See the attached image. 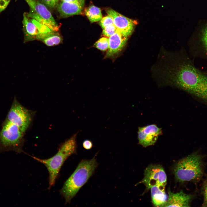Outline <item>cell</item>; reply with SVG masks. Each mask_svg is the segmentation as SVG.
I'll return each mask as SVG.
<instances>
[{
    "instance_id": "1",
    "label": "cell",
    "mask_w": 207,
    "mask_h": 207,
    "mask_svg": "<svg viewBox=\"0 0 207 207\" xmlns=\"http://www.w3.org/2000/svg\"><path fill=\"white\" fill-rule=\"evenodd\" d=\"M165 79L168 85L207 101V75L182 56L175 59L168 65L166 71Z\"/></svg>"
},
{
    "instance_id": "2",
    "label": "cell",
    "mask_w": 207,
    "mask_h": 207,
    "mask_svg": "<svg viewBox=\"0 0 207 207\" xmlns=\"http://www.w3.org/2000/svg\"><path fill=\"white\" fill-rule=\"evenodd\" d=\"M98 165L95 157L89 160H82L76 168L65 181L60 193L66 203H70L80 189L92 175Z\"/></svg>"
},
{
    "instance_id": "3",
    "label": "cell",
    "mask_w": 207,
    "mask_h": 207,
    "mask_svg": "<svg viewBox=\"0 0 207 207\" xmlns=\"http://www.w3.org/2000/svg\"><path fill=\"white\" fill-rule=\"evenodd\" d=\"M77 134H74L64 143L59 147L57 153L50 158L43 159L32 156L47 168L49 173V189L55 184L60 169L66 160L72 155L76 154Z\"/></svg>"
},
{
    "instance_id": "4",
    "label": "cell",
    "mask_w": 207,
    "mask_h": 207,
    "mask_svg": "<svg viewBox=\"0 0 207 207\" xmlns=\"http://www.w3.org/2000/svg\"><path fill=\"white\" fill-rule=\"evenodd\" d=\"M202 158L200 155L195 152L180 160L174 170L177 181L182 182L200 180L203 173Z\"/></svg>"
},
{
    "instance_id": "5",
    "label": "cell",
    "mask_w": 207,
    "mask_h": 207,
    "mask_svg": "<svg viewBox=\"0 0 207 207\" xmlns=\"http://www.w3.org/2000/svg\"><path fill=\"white\" fill-rule=\"evenodd\" d=\"M24 134L17 126L5 118L0 131V153L10 151L25 153L23 150Z\"/></svg>"
},
{
    "instance_id": "6",
    "label": "cell",
    "mask_w": 207,
    "mask_h": 207,
    "mask_svg": "<svg viewBox=\"0 0 207 207\" xmlns=\"http://www.w3.org/2000/svg\"><path fill=\"white\" fill-rule=\"evenodd\" d=\"M30 7L27 15L48 27L53 31H58L60 26L55 21L47 6L39 0H24Z\"/></svg>"
},
{
    "instance_id": "7",
    "label": "cell",
    "mask_w": 207,
    "mask_h": 207,
    "mask_svg": "<svg viewBox=\"0 0 207 207\" xmlns=\"http://www.w3.org/2000/svg\"><path fill=\"white\" fill-rule=\"evenodd\" d=\"M32 118V112L22 106L15 97L5 118L24 133L31 122Z\"/></svg>"
},
{
    "instance_id": "8",
    "label": "cell",
    "mask_w": 207,
    "mask_h": 207,
    "mask_svg": "<svg viewBox=\"0 0 207 207\" xmlns=\"http://www.w3.org/2000/svg\"><path fill=\"white\" fill-rule=\"evenodd\" d=\"M22 23L24 43L36 40L41 41L47 35L53 31L46 26L28 16L26 12L23 14Z\"/></svg>"
},
{
    "instance_id": "9",
    "label": "cell",
    "mask_w": 207,
    "mask_h": 207,
    "mask_svg": "<svg viewBox=\"0 0 207 207\" xmlns=\"http://www.w3.org/2000/svg\"><path fill=\"white\" fill-rule=\"evenodd\" d=\"M139 183L144 184L147 190L154 186L165 189L167 177L163 168L158 164L149 165L145 169L144 177Z\"/></svg>"
},
{
    "instance_id": "10",
    "label": "cell",
    "mask_w": 207,
    "mask_h": 207,
    "mask_svg": "<svg viewBox=\"0 0 207 207\" xmlns=\"http://www.w3.org/2000/svg\"><path fill=\"white\" fill-rule=\"evenodd\" d=\"M106 12L112 18L114 24L122 35L128 37L132 34L135 25L134 21L111 8L106 9Z\"/></svg>"
},
{
    "instance_id": "11",
    "label": "cell",
    "mask_w": 207,
    "mask_h": 207,
    "mask_svg": "<svg viewBox=\"0 0 207 207\" xmlns=\"http://www.w3.org/2000/svg\"><path fill=\"white\" fill-rule=\"evenodd\" d=\"M162 133V129L155 124L139 127L137 132L138 143L144 147L154 145Z\"/></svg>"
},
{
    "instance_id": "12",
    "label": "cell",
    "mask_w": 207,
    "mask_h": 207,
    "mask_svg": "<svg viewBox=\"0 0 207 207\" xmlns=\"http://www.w3.org/2000/svg\"><path fill=\"white\" fill-rule=\"evenodd\" d=\"M108 39L109 47L106 57L112 56L121 50L126 44L128 37L122 35L117 30Z\"/></svg>"
},
{
    "instance_id": "13",
    "label": "cell",
    "mask_w": 207,
    "mask_h": 207,
    "mask_svg": "<svg viewBox=\"0 0 207 207\" xmlns=\"http://www.w3.org/2000/svg\"><path fill=\"white\" fill-rule=\"evenodd\" d=\"M192 197L182 191L175 193L169 190L167 200L164 207H189Z\"/></svg>"
},
{
    "instance_id": "14",
    "label": "cell",
    "mask_w": 207,
    "mask_h": 207,
    "mask_svg": "<svg viewBox=\"0 0 207 207\" xmlns=\"http://www.w3.org/2000/svg\"><path fill=\"white\" fill-rule=\"evenodd\" d=\"M83 7L77 3L61 1L56 7L60 16L64 18L80 14Z\"/></svg>"
},
{
    "instance_id": "15",
    "label": "cell",
    "mask_w": 207,
    "mask_h": 207,
    "mask_svg": "<svg viewBox=\"0 0 207 207\" xmlns=\"http://www.w3.org/2000/svg\"><path fill=\"white\" fill-rule=\"evenodd\" d=\"M150 189L154 205L156 207H164L168 199L165 189L157 186H154Z\"/></svg>"
},
{
    "instance_id": "16",
    "label": "cell",
    "mask_w": 207,
    "mask_h": 207,
    "mask_svg": "<svg viewBox=\"0 0 207 207\" xmlns=\"http://www.w3.org/2000/svg\"><path fill=\"white\" fill-rule=\"evenodd\" d=\"M62 36L58 31H53L47 35L41 41L48 46H54L61 43Z\"/></svg>"
},
{
    "instance_id": "17",
    "label": "cell",
    "mask_w": 207,
    "mask_h": 207,
    "mask_svg": "<svg viewBox=\"0 0 207 207\" xmlns=\"http://www.w3.org/2000/svg\"><path fill=\"white\" fill-rule=\"evenodd\" d=\"M85 14L91 23L99 21L102 18L100 9L93 5L85 9Z\"/></svg>"
},
{
    "instance_id": "18",
    "label": "cell",
    "mask_w": 207,
    "mask_h": 207,
    "mask_svg": "<svg viewBox=\"0 0 207 207\" xmlns=\"http://www.w3.org/2000/svg\"><path fill=\"white\" fill-rule=\"evenodd\" d=\"M94 45L96 48L99 50L105 51L108 48L109 39L107 37H102L97 41Z\"/></svg>"
},
{
    "instance_id": "19",
    "label": "cell",
    "mask_w": 207,
    "mask_h": 207,
    "mask_svg": "<svg viewBox=\"0 0 207 207\" xmlns=\"http://www.w3.org/2000/svg\"><path fill=\"white\" fill-rule=\"evenodd\" d=\"M117 30L114 24L110 25L103 29L102 33L106 37H109L114 34Z\"/></svg>"
},
{
    "instance_id": "20",
    "label": "cell",
    "mask_w": 207,
    "mask_h": 207,
    "mask_svg": "<svg viewBox=\"0 0 207 207\" xmlns=\"http://www.w3.org/2000/svg\"><path fill=\"white\" fill-rule=\"evenodd\" d=\"M99 24L103 29L108 25L113 24V20L110 16L108 15L101 18L99 21Z\"/></svg>"
},
{
    "instance_id": "21",
    "label": "cell",
    "mask_w": 207,
    "mask_h": 207,
    "mask_svg": "<svg viewBox=\"0 0 207 207\" xmlns=\"http://www.w3.org/2000/svg\"><path fill=\"white\" fill-rule=\"evenodd\" d=\"M47 7L53 8L56 7L60 0H39Z\"/></svg>"
},
{
    "instance_id": "22",
    "label": "cell",
    "mask_w": 207,
    "mask_h": 207,
    "mask_svg": "<svg viewBox=\"0 0 207 207\" xmlns=\"http://www.w3.org/2000/svg\"><path fill=\"white\" fill-rule=\"evenodd\" d=\"M10 1L11 0H0V14L5 9Z\"/></svg>"
},
{
    "instance_id": "23",
    "label": "cell",
    "mask_w": 207,
    "mask_h": 207,
    "mask_svg": "<svg viewBox=\"0 0 207 207\" xmlns=\"http://www.w3.org/2000/svg\"><path fill=\"white\" fill-rule=\"evenodd\" d=\"M83 146L85 150H89L93 147V144L91 141L87 139L84 140L83 142Z\"/></svg>"
},
{
    "instance_id": "24",
    "label": "cell",
    "mask_w": 207,
    "mask_h": 207,
    "mask_svg": "<svg viewBox=\"0 0 207 207\" xmlns=\"http://www.w3.org/2000/svg\"><path fill=\"white\" fill-rule=\"evenodd\" d=\"M204 201L203 206H207V182L204 185L203 188Z\"/></svg>"
},
{
    "instance_id": "25",
    "label": "cell",
    "mask_w": 207,
    "mask_h": 207,
    "mask_svg": "<svg viewBox=\"0 0 207 207\" xmlns=\"http://www.w3.org/2000/svg\"><path fill=\"white\" fill-rule=\"evenodd\" d=\"M60 1L65 2L77 3L83 6L85 3V0H60Z\"/></svg>"
},
{
    "instance_id": "26",
    "label": "cell",
    "mask_w": 207,
    "mask_h": 207,
    "mask_svg": "<svg viewBox=\"0 0 207 207\" xmlns=\"http://www.w3.org/2000/svg\"><path fill=\"white\" fill-rule=\"evenodd\" d=\"M203 40L205 47L207 50V28L205 30L204 34Z\"/></svg>"
},
{
    "instance_id": "27",
    "label": "cell",
    "mask_w": 207,
    "mask_h": 207,
    "mask_svg": "<svg viewBox=\"0 0 207 207\" xmlns=\"http://www.w3.org/2000/svg\"><path fill=\"white\" fill-rule=\"evenodd\" d=\"M17 0H15V1H17Z\"/></svg>"
}]
</instances>
